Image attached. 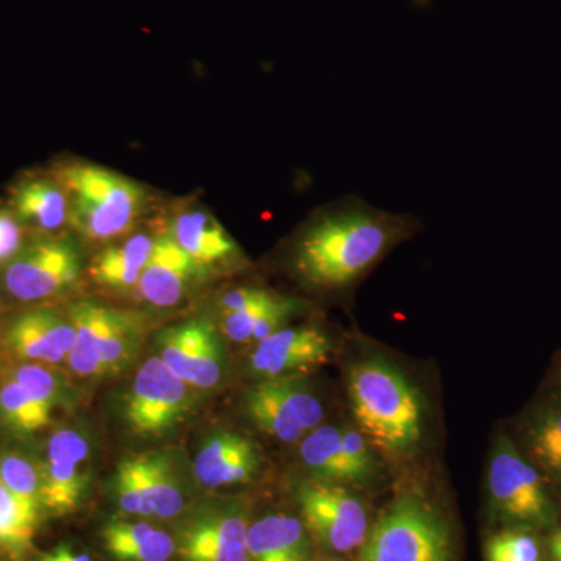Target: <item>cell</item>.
<instances>
[{
    "mask_svg": "<svg viewBox=\"0 0 561 561\" xmlns=\"http://www.w3.org/2000/svg\"><path fill=\"white\" fill-rule=\"evenodd\" d=\"M243 409L261 431L283 443L301 442L324 416L319 397L301 378L262 379L247 391Z\"/></svg>",
    "mask_w": 561,
    "mask_h": 561,
    "instance_id": "obj_9",
    "label": "cell"
},
{
    "mask_svg": "<svg viewBox=\"0 0 561 561\" xmlns=\"http://www.w3.org/2000/svg\"><path fill=\"white\" fill-rule=\"evenodd\" d=\"M202 267L171 234L154 239L150 260L140 275L138 289L144 300L157 308L179 305Z\"/></svg>",
    "mask_w": 561,
    "mask_h": 561,
    "instance_id": "obj_16",
    "label": "cell"
},
{
    "mask_svg": "<svg viewBox=\"0 0 561 561\" xmlns=\"http://www.w3.org/2000/svg\"><path fill=\"white\" fill-rule=\"evenodd\" d=\"M0 482L25 504L41 507L39 463H33L20 454H0Z\"/></svg>",
    "mask_w": 561,
    "mask_h": 561,
    "instance_id": "obj_30",
    "label": "cell"
},
{
    "mask_svg": "<svg viewBox=\"0 0 561 561\" xmlns=\"http://www.w3.org/2000/svg\"><path fill=\"white\" fill-rule=\"evenodd\" d=\"M35 561H92L88 553L76 551L72 546L58 545L50 551L41 553Z\"/></svg>",
    "mask_w": 561,
    "mask_h": 561,
    "instance_id": "obj_36",
    "label": "cell"
},
{
    "mask_svg": "<svg viewBox=\"0 0 561 561\" xmlns=\"http://www.w3.org/2000/svg\"><path fill=\"white\" fill-rule=\"evenodd\" d=\"M261 465L256 443L238 432L220 431L209 435L194 459V474L205 489L249 482Z\"/></svg>",
    "mask_w": 561,
    "mask_h": 561,
    "instance_id": "obj_15",
    "label": "cell"
},
{
    "mask_svg": "<svg viewBox=\"0 0 561 561\" xmlns=\"http://www.w3.org/2000/svg\"><path fill=\"white\" fill-rule=\"evenodd\" d=\"M334 353L327 331L320 327L284 328L256 343L250 370L261 379L300 378L323 367Z\"/></svg>",
    "mask_w": 561,
    "mask_h": 561,
    "instance_id": "obj_13",
    "label": "cell"
},
{
    "mask_svg": "<svg viewBox=\"0 0 561 561\" xmlns=\"http://www.w3.org/2000/svg\"><path fill=\"white\" fill-rule=\"evenodd\" d=\"M551 551L557 560L561 561V529L552 537Z\"/></svg>",
    "mask_w": 561,
    "mask_h": 561,
    "instance_id": "obj_37",
    "label": "cell"
},
{
    "mask_svg": "<svg viewBox=\"0 0 561 561\" xmlns=\"http://www.w3.org/2000/svg\"><path fill=\"white\" fill-rule=\"evenodd\" d=\"M524 445L530 459L561 483V398L540 405L524 424Z\"/></svg>",
    "mask_w": 561,
    "mask_h": 561,
    "instance_id": "obj_23",
    "label": "cell"
},
{
    "mask_svg": "<svg viewBox=\"0 0 561 561\" xmlns=\"http://www.w3.org/2000/svg\"><path fill=\"white\" fill-rule=\"evenodd\" d=\"M351 411L368 442L391 456L411 454L423 435V400L390 362L362 360L348 375Z\"/></svg>",
    "mask_w": 561,
    "mask_h": 561,
    "instance_id": "obj_2",
    "label": "cell"
},
{
    "mask_svg": "<svg viewBox=\"0 0 561 561\" xmlns=\"http://www.w3.org/2000/svg\"><path fill=\"white\" fill-rule=\"evenodd\" d=\"M360 549L362 561H451V530L434 505L404 493L381 513Z\"/></svg>",
    "mask_w": 561,
    "mask_h": 561,
    "instance_id": "obj_4",
    "label": "cell"
},
{
    "mask_svg": "<svg viewBox=\"0 0 561 561\" xmlns=\"http://www.w3.org/2000/svg\"><path fill=\"white\" fill-rule=\"evenodd\" d=\"M41 511L25 504L0 482V551L10 560L31 556L38 531Z\"/></svg>",
    "mask_w": 561,
    "mask_h": 561,
    "instance_id": "obj_25",
    "label": "cell"
},
{
    "mask_svg": "<svg viewBox=\"0 0 561 561\" xmlns=\"http://www.w3.org/2000/svg\"><path fill=\"white\" fill-rule=\"evenodd\" d=\"M51 409L36 400L21 383L7 379L0 386V420L21 435L36 434L50 424Z\"/></svg>",
    "mask_w": 561,
    "mask_h": 561,
    "instance_id": "obj_27",
    "label": "cell"
},
{
    "mask_svg": "<svg viewBox=\"0 0 561 561\" xmlns=\"http://www.w3.org/2000/svg\"><path fill=\"white\" fill-rule=\"evenodd\" d=\"M24 243V227L13 210L0 209V265L5 267L18 254Z\"/></svg>",
    "mask_w": 561,
    "mask_h": 561,
    "instance_id": "obj_35",
    "label": "cell"
},
{
    "mask_svg": "<svg viewBox=\"0 0 561 561\" xmlns=\"http://www.w3.org/2000/svg\"><path fill=\"white\" fill-rule=\"evenodd\" d=\"M68 316L77 341L66 364L76 375L102 378L130 365L142 342L144 323L138 316L92 300L73 302Z\"/></svg>",
    "mask_w": 561,
    "mask_h": 561,
    "instance_id": "obj_5",
    "label": "cell"
},
{
    "mask_svg": "<svg viewBox=\"0 0 561 561\" xmlns=\"http://www.w3.org/2000/svg\"><path fill=\"white\" fill-rule=\"evenodd\" d=\"M0 316H2V309H0Z\"/></svg>",
    "mask_w": 561,
    "mask_h": 561,
    "instance_id": "obj_38",
    "label": "cell"
},
{
    "mask_svg": "<svg viewBox=\"0 0 561 561\" xmlns=\"http://www.w3.org/2000/svg\"><path fill=\"white\" fill-rule=\"evenodd\" d=\"M77 341L68 312L50 306H36L20 313L3 331V348L24 364L60 365Z\"/></svg>",
    "mask_w": 561,
    "mask_h": 561,
    "instance_id": "obj_14",
    "label": "cell"
},
{
    "mask_svg": "<svg viewBox=\"0 0 561 561\" xmlns=\"http://www.w3.org/2000/svg\"><path fill=\"white\" fill-rule=\"evenodd\" d=\"M247 556L249 561H311L309 531L295 516H264L250 524Z\"/></svg>",
    "mask_w": 561,
    "mask_h": 561,
    "instance_id": "obj_17",
    "label": "cell"
},
{
    "mask_svg": "<svg viewBox=\"0 0 561 561\" xmlns=\"http://www.w3.org/2000/svg\"><path fill=\"white\" fill-rule=\"evenodd\" d=\"M69 201V224L88 241L103 242L130 231L146 206L136 181L88 162L65 165L55 176Z\"/></svg>",
    "mask_w": 561,
    "mask_h": 561,
    "instance_id": "obj_3",
    "label": "cell"
},
{
    "mask_svg": "<svg viewBox=\"0 0 561 561\" xmlns=\"http://www.w3.org/2000/svg\"><path fill=\"white\" fill-rule=\"evenodd\" d=\"M91 448L84 435L73 430H60L47 443V460L83 465L90 459Z\"/></svg>",
    "mask_w": 561,
    "mask_h": 561,
    "instance_id": "obj_34",
    "label": "cell"
},
{
    "mask_svg": "<svg viewBox=\"0 0 561 561\" xmlns=\"http://www.w3.org/2000/svg\"><path fill=\"white\" fill-rule=\"evenodd\" d=\"M342 443L354 474H356L357 485H368L375 481L379 472L378 461L373 456L365 435L354 427H342Z\"/></svg>",
    "mask_w": 561,
    "mask_h": 561,
    "instance_id": "obj_33",
    "label": "cell"
},
{
    "mask_svg": "<svg viewBox=\"0 0 561 561\" xmlns=\"http://www.w3.org/2000/svg\"><path fill=\"white\" fill-rule=\"evenodd\" d=\"M171 236L201 267L234 260L238 243L213 214L201 208L186 209L173 224Z\"/></svg>",
    "mask_w": 561,
    "mask_h": 561,
    "instance_id": "obj_18",
    "label": "cell"
},
{
    "mask_svg": "<svg viewBox=\"0 0 561 561\" xmlns=\"http://www.w3.org/2000/svg\"><path fill=\"white\" fill-rule=\"evenodd\" d=\"M423 230L412 214L376 208L348 194L313 210L291 239L289 265L321 294H350L390 253Z\"/></svg>",
    "mask_w": 561,
    "mask_h": 561,
    "instance_id": "obj_1",
    "label": "cell"
},
{
    "mask_svg": "<svg viewBox=\"0 0 561 561\" xmlns=\"http://www.w3.org/2000/svg\"><path fill=\"white\" fill-rule=\"evenodd\" d=\"M90 476L81 465L44 460L39 463L41 507L62 516L76 512L87 493Z\"/></svg>",
    "mask_w": 561,
    "mask_h": 561,
    "instance_id": "obj_24",
    "label": "cell"
},
{
    "mask_svg": "<svg viewBox=\"0 0 561 561\" xmlns=\"http://www.w3.org/2000/svg\"><path fill=\"white\" fill-rule=\"evenodd\" d=\"M486 561H538L540 548L524 530H505L491 537L485 546Z\"/></svg>",
    "mask_w": 561,
    "mask_h": 561,
    "instance_id": "obj_32",
    "label": "cell"
},
{
    "mask_svg": "<svg viewBox=\"0 0 561 561\" xmlns=\"http://www.w3.org/2000/svg\"><path fill=\"white\" fill-rule=\"evenodd\" d=\"M249 511L241 502L198 505L180 524L176 553L181 561H249Z\"/></svg>",
    "mask_w": 561,
    "mask_h": 561,
    "instance_id": "obj_10",
    "label": "cell"
},
{
    "mask_svg": "<svg viewBox=\"0 0 561 561\" xmlns=\"http://www.w3.org/2000/svg\"><path fill=\"white\" fill-rule=\"evenodd\" d=\"M191 411L190 383L158 356L144 362L125 397L124 419L140 438H162Z\"/></svg>",
    "mask_w": 561,
    "mask_h": 561,
    "instance_id": "obj_7",
    "label": "cell"
},
{
    "mask_svg": "<svg viewBox=\"0 0 561 561\" xmlns=\"http://www.w3.org/2000/svg\"><path fill=\"white\" fill-rule=\"evenodd\" d=\"M158 357L194 389H214L224 378L225 353L219 332L205 320L184 321L157 339Z\"/></svg>",
    "mask_w": 561,
    "mask_h": 561,
    "instance_id": "obj_12",
    "label": "cell"
},
{
    "mask_svg": "<svg viewBox=\"0 0 561 561\" xmlns=\"http://www.w3.org/2000/svg\"><path fill=\"white\" fill-rule=\"evenodd\" d=\"M114 497L125 515L153 516L144 482L142 456L125 457L114 474Z\"/></svg>",
    "mask_w": 561,
    "mask_h": 561,
    "instance_id": "obj_28",
    "label": "cell"
},
{
    "mask_svg": "<svg viewBox=\"0 0 561 561\" xmlns=\"http://www.w3.org/2000/svg\"><path fill=\"white\" fill-rule=\"evenodd\" d=\"M101 535L106 552L116 561H169L176 553L175 538L146 522L111 519Z\"/></svg>",
    "mask_w": 561,
    "mask_h": 561,
    "instance_id": "obj_20",
    "label": "cell"
},
{
    "mask_svg": "<svg viewBox=\"0 0 561 561\" xmlns=\"http://www.w3.org/2000/svg\"><path fill=\"white\" fill-rule=\"evenodd\" d=\"M279 291L268 289L262 294L261 298L239 311L221 313V330L232 342L247 343L253 337L254 328L262 320L273 306L283 298Z\"/></svg>",
    "mask_w": 561,
    "mask_h": 561,
    "instance_id": "obj_31",
    "label": "cell"
},
{
    "mask_svg": "<svg viewBox=\"0 0 561 561\" xmlns=\"http://www.w3.org/2000/svg\"><path fill=\"white\" fill-rule=\"evenodd\" d=\"M153 243L154 239L149 234H135L125 242L102 250L91 262L92 278L110 289L128 290L138 287Z\"/></svg>",
    "mask_w": 561,
    "mask_h": 561,
    "instance_id": "obj_21",
    "label": "cell"
},
{
    "mask_svg": "<svg viewBox=\"0 0 561 561\" xmlns=\"http://www.w3.org/2000/svg\"><path fill=\"white\" fill-rule=\"evenodd\" d=\"M144 481L153 516L172 519L186 505L184 485L171 456L161 453L142 454Z\"/></svg>",
    "mask_w": 561,
    "mask_h": 561,
    "instance_id": "obj_26",
    "label": "cell"
},
{
    "mask_svg": "<svg viewBox=\"0 0 561 561\" xmlns=\"http://www.w3.org/2000/svg\"><path fill=\"white\" fill-rule=\"evenodd\" d=\"M50 365L22 364L11 371L10 378L21 383L36 400L54 411L57 405L66 404L69 400L68 383Z\"/></svg>",
    "mask_w": 561,
    "mask_h": 561,
    "instance_id": "obj_29",
    "label": "cell"
},
{
    "mask_svg": "<svg viewBox=\"0 0 561 561\" xmlns=\"http://www.w3.org/2000/svg\"><path fill=\"white\" fill-rule=\"evenodd\" d=\"M302 524L328 551L350 553L362 548L370 531L364 502L339 483L312 481L298 486Z\"/></svg>",
    "mask_w": 561,
    "mask_h": 561,
    "instance_id": "obj_8",
    "label": "cell"
},
{
    "mask_svg": "<svg viewBox=\"0 0 561 561\" xmlns=\"http://www.w3.org/2000/svg\"><path fill=\"white\" fill-rule=\"evenodd\" d=\"M11 210L22 227L39 232L60 230L69 221V201L57 179L22 181L13 191Z\"/></svg>",
    "mask_w": 561,
    "mask_h": 561,
    "instance_id": "obj_19",
    "label": "cell"
},
{
    "mask_svg": "<svg viewBox=\"0 0 561 561\" xmlns=\"http://www.w3.org/2000/svg\"><path fill=\"white\" fill-rule=\"evenodd\" d=\"M80 276L76 247L47 239L21 250L3 268V289L14 300L39 302L68 290Z\"/></svg>",
    "mask_w": 561,
    "mask_h": 561,
    "instance_id": "obj_11",
    "label": "cell"
},
{
    "mask_svg": "<svg viewBox=\"0 0 561 561\" xmlns=\"http://www.w3.org/2000/svg\"><path fill=\"white\" fill-rule=\"evenodd\" d=\"M489 494L496 515L516 529H546L556 522V505L540 472L505 435L491 451Z\"/></svg>",
    "mask_w": 561,
    "mask_h": 561,
    "instance_id": "obj_6",
    "label": "cell"
},
{
    "mask_svg": "<svg viewBox=\"0 0 561 561\" xmlns=\"http://www.w3.org/2000/svg\"><path fill=\"white\" fill-rule=\"evenodd\" d=\"M302 465L316 481L357 485L356 474L342 443V427L320 424L301 440Z\"/></svg>",
    "mask_w": 561,
    "mask_h": 561,
    "instance_id": "obj_22",
    "label": "cell"
}]
</instances>
